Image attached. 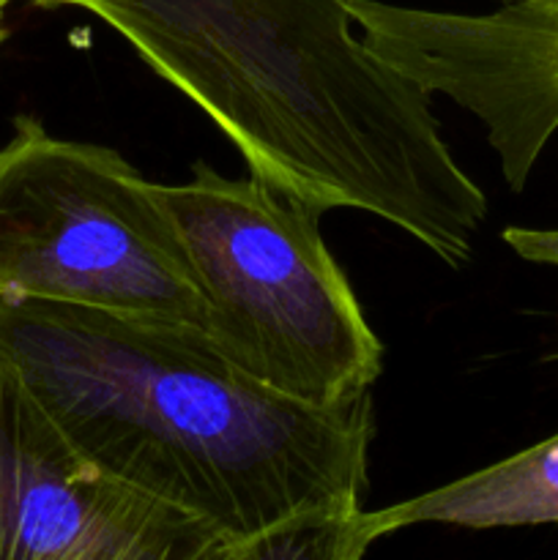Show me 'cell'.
<instances>
[{
  "instance_id": "cell-11",
  "label": "cell",
  "mask_w": 558,
  "mask_h": 560,
  "mask_svg": "<svg viewBox=\"0 0 558 560\" xmlns=\"http://www.w3.org/2000/svg\"><path fill=\"white\" fill-rule=\"evenodd\" d=\"M501 3H512V0H501ZM525 3H539V5H556V9H558V0H525Z\"/></svg>"
},
{
  "instance_id": "cell-4",
  "label": "cell",
  "mask_w": 558,
  "mask_h": 560,
  "mask_svg": "<svg viewBox=\"0 0 558 560\" xmlns=\"http://www.w3.org/2000/svg\"><path fill=\"white\" fill-rule=\"evenodd\" d=\"M0 299L98 306L208 331V306L153 184L118 151L14 118L0 148Z\"/></svg>"
},
{
  "instance_id": "cell-3",
  "label": "cell",
  "mask_w": 558,
  "mask_h": 560,
  "mask_svg": "<svg viewBox=\"0 0 558 560\" xmlns=\"http://www.w3.org/2000/svg\"><path fill=\"white\" fill-rule=\"evenodd\" d=\"M153 191L206 299V337L224 359L321 408L370 394L383 342L323 241V213L206 162Z\"/></svg>"
},
{
  "instance_id": "cell-2",
  "label": "cell",
  "mask_w": 558,
  "mask_h": 560,
  "mask_svg": "<svg viewBox=\"0 0 558 560\" xmlns=\"http://www.w3.org/2000/svg\"><path fill=\"white\" fill-rule=\"evenodd\" d=\"M107 22L239 148L249 175L317 213L367 211L460 268L487 197L430 96L353 36L342 0H25Z\"/></svg>"
},
{
  "instance_id": "cell-7",
  "label": "cell",
  "mask_w": 558,
  "mask_h": 560,
  "mask_svg": "<svg viewBox=\"0 0 558 560\" xmlns=\"http://www.w3.org/2000/svg\"><path fill=\"white\" fill-rule=\"evenodd\" d=\"M419 523L514 528L558 523V435L397 506L361 512L367 545Z\"/></svg>"
},
{
  "instance_id": "cell-6",
  "label": "cell",
  "mask_w": 558,
  "mask_h": 560,
  "mask_svg": "<svg viewBox=\"0 0 558 560\" xmlns=\"http://www.w3.org/2000/svg\"><path fill=\"white\" fill-rule=\"evenodd\" d=\"M367 47L427 96L485 124L509 189L523 191L558 131V9L512 0L492 14H449L342 0Z\"/></svg>"
},
{
  "instance_id": "cell-1",
  "label": "cell",
  "mask_w": 558,
  "mask_h": 560,
  "mask_svg": "<svg viewBox=\"0 0 558 560\" xmlns=\"http://www.w3.org/2000/svg\"><path fill=\"white\" fill-rule=\"evenodd\" d=\"M0 348L102 474L224 541L361 512L372 399L321 408L224 359L195 326L0 299Z\"/></svg>"
},
{
  "instance_id": "cell-8",
  "label": "cell",
  "mask_w": 558,
  "mask_h": 560,
  "mask_svg": "<svg viewBox=\"0 0 558 560\" xmlns=\"http://www.w3.org/2000/svg\"><path fill=\"white\" fill-rule=\"evenodd\" d=\"M361 512L284 525L246 545L239 560H359L370 550L359 528Z\"/></svg>"
},
{
  "instance_id": "cell-9",
  "label": "cell",
  "mask_w": 558,
  "mask_h": 560,
  "mask_svg": "<svg viewBox=\"0 0 558 560\" xmlns=\"http://www.w3.org/2000/svg\"><path fill=\"white\" fill-rule=\"evenodd\" d=\"M507 244L520 257L534 262L558 266V230H528V228H507L503 233Z\"/></svg>"
},
{
  "instance_id": "cell-5",
  "label": "cell",
  "mask_w": 558,
  "mask_h": 560,
  "mask_svg": "<svg viewBox=\"0 0 558 560\" xmlns=\"http://www.w3.org/2000/svg\"><path fill=\"white\" fill-rule=\"evenodd\" d=\"M0 560H228L186 514L88 463L0 348Z\"/></svg>"
},
{
  "instance_id": "cell-10",
  "label": "cell",
  "mask_w": 558,
  "mask_h": 560,
  "mask_svg": "<svg viewBox=\"0 0 558 560\" xmlns=\"http://www.w3.org/2000/svg\"><path fill=\"white\" fill-rule=\"evenodd\" d=\"M9 3L11 0H0V38H3V14L5 9H9Z\"/></svg>"
}]
</instances>
